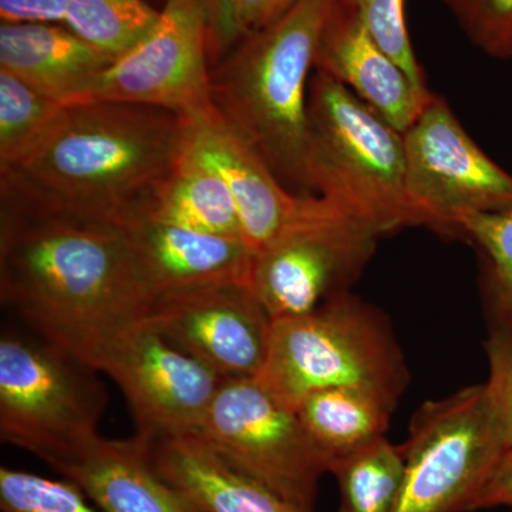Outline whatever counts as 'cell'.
<instances>
[{
	"label": "cell",
	"mask_w": 512,
	"mask_h": 512,
	"mask_svg": "<svg viewBox=\"0 0 512 512\" xmlns=\"http://www.w3.org/2000/svg\"><path fill=\"white\" fill-rule=\"evenodd\" d=\"M0 298L37 335L96 370L153 302L123 227L43 207L6 187Z\"/></svg>",
	"instance_id": "1"
},
{
	"label": "cell",
	"mask_w": 512,
	"mask_h": 512,
	"mask_svg": "<svg viewBox=\"0 0 512 512\" xmlns=\"http://www.w3.org/2000/svg\"><path fill=\"white\" fill-rule=\"evenodd\" d=\"M191 120L140 104L63 106L0 187L52 210L127 227L146 218L187 150Z\"/></svg>",
	"instance_id": "2"
},
{
	"label": "cell",
	"mask_w": 512,
	"mask_h": 512,
	"mask_svg": "<svg viewBox=\"0 0 512 512\" xmlns=\"http://www.w3.org/2000/svg\"><path fill=\"white\" fill-rule=\"evenodd\" d=\"M333 3L296 0L278 22L245 37L211 66L214 109L296 195H313L306 170V106Z\"/></svg>",
	"instance_id": "3"
},
{
	"label": "cell",
	"mask_w": 512,
	"mask_h": 512,
	"mask_svg": "<svg viewBox=\"0 0 512 512\" xmlns=\"http://www.w3.org/2000/svg\"><path fill=\"white\" fill-rule=\"evenodd\" d=\"M306 170L313 195L355 215L380 235L426 227L407 191L403 134L318 69L306 106Z\"/></svg>",
	"instance_id": "4"
},
{
	"label": "cell",
	"mask_w": 512,
	"mask_h": 512,
	"mask_svg": "<svg viewBox=\"0 0 512 512\" xmlns=\"http://www.w3.org/2000/svg\"><path fill=\"white\" fill-rule=\"evenodd\" d=\"M256 379L296 412L330 387L369 390L396 406L409 373L382 313L345 292L306 315L274 320Z\"/></svg>",
	"instance_id": "5"
},
{
	"label": "cell",
	"mask_w": 512,
	"mask_h": 512,
	"mask_svg": "<svg viewBox=\"0 0 512 512\" xmlns=\"http://www.w3.org/2000/svg\"><path fill=\"white\" fill-rule=\"evenodd\" d=\"M99 370L49 340L0 339V439L52 466L99 436L107 396Z\"/></svg>",
	"instance_id": "6"
},
{
	"label": "cell",
	"mask_w": 512,
	"mask_h": 512,
	"mask_svg": "<svg viewBox=\"0 0 512 512\" xmlns=\"http://www.w3.org/2000/svg\"><path fill=\"white\" fill-rule=\"evenodd\" d=\"M380 234L313 195L298 220L256 252L251 291L272 320L315 311L359 278Z\"/></svg>",
	"instance_id": "7"
},
{
	"label": "cell",
	"mask_w": 512,
	"mask_h": 512,
	"mask_svg": "<svg viewBox=\"0 0 512 512\" xmlns=\"http://www.w3.org/2000/svg\"><path fill=\"white\" fill-rule=\"evenodd\" d=\"M393 512H471L505 448L484 384L424 404L404 443Z\"/></svg>",
	"instance_id": "8"
},
{
	"label": "cell",
	"mask_w": 512,
	"mask_h": 512,
	"mask_svg": "<svg viewBox=\"0 0 512 512\" xmlns=\"http://www.w3.org/2000/svg\"><path fill=\"white\" fill-rule=\"evenodd\" d=\"M195 436L286 500L315 510L328 463L298 413L256 377L224 379Z\"/></svg>",
	"instance_id": "9"
},
{
	"label": "cell",
	"mask_w": 512,
	"mask_h": 512,
	"mask_svg": "<svg viewBox=\"0 0 512 512\" xmlns=\"http://www.w3.org/2000/svg\"><path fill=\"white\" fill-rule=\"evenodd\" d=\"M93 101L157 107L190 120L214 111L204 2L165 0L154 29L76 104Z\"/></svg>",
	"instance_id": "10"
},
{
	"label": "cell",
	"mask_w": 512,
	"mask_h": 512,
	"mask_svg": "<svg viewBox=\"0 0 512 512\" xmlns=\"http://www.w3.org/2000/svg\"><path fill=\"white\" fill-rule=\"evenodd\" d=\"M403 140L407 191L426 227L458 234L464 212L512 210V175L478 147L443 97L433 94Z\"/></svg>",
	"instance_id": "11"
},
{
	"label": "cell",
	"mask_w": 512,
	"mask_h": 512,
	"mask_svg": "<svg viewBox=\"0 0 512 512\" xmlns=\"http://www.w3.org/2000/svg\"><path fill=\"white\" fill-rule=\"evenodd\" d=\"M99 372L120 387L148 441L195 436L224 382L144 319L107 350Z\"/></svg>",
	"instance_id": "12"
},
{
	"label": "cell",
	"mask_w": 512,
	"mask_h": 512,
	"mask_svg": "<svg viewBox=\"0 0 512 512\" xmlns=\"http://www.w3.org/2000/svg\"><path fill=\"white\" fill-rule=\"evenodd\" d=\"M144 320L222 379L261 373L274 323L255 293L244 285L158 296Z\"/></svg>",
	"instance_id": "13"
},
{
	"label": "cell",
	"mask_w": 512,
	"mask_h": 512,
	"mask_svg": "<svg viewBox=\"0 0 512 512\" xmlns=\"http://www.w3.org/2000/svg\"><path fill=\"white\" fill-rule=\"evenodd\" d=\"M123 228L153 301L167 293L208 286L251 288L256 251L242 238L205 234L148 218Z\"/></svg>",
	"instance_id": "14"
},
{
	"label": "cell",
	"mask_w": 512,
	"mask_h": 512,
	"mask_svg": "<svg viewBox=\"0 0 512 512\" xmlns=\"http://www.w3.org/2000/svg\"><path fill=\"white\" fill-rule=\"evenodd\" d=\"M315 69L329 74L406 133L434 93L420 90L377 45L350 0H335L323 25Z\"/></svg>",
	"instance_id": "15"
},
{
	"label": "cell",
	"mask_w": 512,
	"mask_h": 512,
	"mask_svg": "<svg viewBox=\"0 0 512 512\" xmlns=\"http://www.w3.org/2000/svg\"><path fill=\"white\" fill-rule=\"evenodd\" d=\"M53 470L72 481L103 512H202L158 470L150 441L104 439L100 434Z\"/></svg>",
	"instance_id": "16"
},
{
	"label": "cell",
	"mask_w": 512,
	"mask_h": 512,
	"mask_svg": "<svg viewBox=\"0 0 512 512\" xmlns=\"http://www.w3.org/2000/svg\"><path fill=\"white\" fill-rule=\"evenodd\" d=\"M191 144L220 171L237 205L242 238L256 252L298 220L313 197L286 190L215 109L202 119L191 120Z\"/></svg>",
	"instance_id": "17"
},
{
	"label": "cell",
	"mask_w": 512,
	"mask_h": 512,
	"mask_svg": "<svg viewBox=\"0 0 512 512\" xmlns=\"http://www.w3.org/2000/svg\"><path fill=\"white\" fill-rule=\"evenodd\" d=\"M113 62L62 23L0 25V70L62 106L79 103Z\"/></svg>",
	"instance_id": "18"
},
{
	"label": "cell",
	"mask_w": 512,
	"mask_h": 512,
	"mask_svg": "<svg viewBox=\"0 0 512 512\" xmlns=\"http://www.w3.org/2000/svg\"><path fill=\"white\" fill-rule=\"evenodd\" d=\"M154 463L202 512H308L214 450L198 436L150 441Z\"/></svg>",
	"instance_id": "19"
},
{
	"label": "cell",
	"mask_w": 512,
	"mask_h": 512,
	"mask_svg": "<svg viewBox=\"0 0 512 512\" xmlns=\"http://www.w3.org/2000/svg\"><path fill=\"white\" fill-rule=\"evenodd\" d=\"M146 218L205 234L242 238L231 191L215 165L192 146L191 136L187 150L165 181Z\"/></svg>",
	"instance_id": "20"
},
{
	"label": "cell",
	"mask_w": 512,
	"mask_h": 512,
	"mask_svg": "<svg viewBox=\"0 0 512 512\" xmlns=\"http://www.w3.org/2000/svg\"><path fill=\"white\" fill-rule=\"evenodd\" d=\"M394 407L369 390L330 387L306 396L296 413L330 470L336 461L384 437Z\"/></svg>",
	"instance_id": "21"
},
{
	"label": "cell",
	"mask_w": 512,
	"mask_h": 512,
	"mask_svg": "<svg viewBox=\"0 0 512 512\" xmlns=\"http://www.w3.org/2000/svg\"><path fill=\"white\" fill-rule=\"evenodd\" d=\"M329 473L338 481L340 512H393L403 484V448L380 437L336 461Z\"/></svg>",
	"instance_id": "22"
},
{
	"label": "cell",
	"mask_w": 512,
	"mask_h": 512,
	"mask_svg": "<svg viewBox=\"0 0 512 512\" xmlns=\"http://www.w3.org/2000/svg\"><path fill=\"white\" fill-rule=\"evenodd\" d=\"M160 13L146 0H70L62 25L117 60L154 29Z\"/></svg>",
	"instance_id": "23"
},
{
	"label": "cell",
	"mask_w": 512,
	"mask_h": 512,
	"mask_svg": "<svg viewBox=\"0 0 512 512\" xmlns=\"http://www.w3.org/2000/svg\"><path fill=\"white\" fill-rule=\"evenodd\" d=\"M62 107L0 70V170L15 167L32 153Z\"/></svg>",
	"instance_id": "24"
},
{
	"label": "cell",
	"mask_w": 512,
	"mask_h": 512,
	"mask_svg": "<svg viewBox=\"0 0 512 512\" xmlns=\"http://www.w3.org/2000/svg\"><path fill=\"white\" fill-rule=\"evenodd\" d=\"M458 234L473 239L487 264V293L494 320L512 325V210L464 212Z\"/></svg>",
	"instance_id": "25"
},
{
	"label": "cell",
	"mask_w": 512,
	"mask_h": 512,
	"mask_svg": "<svg viewBox=\"0 0 512 512\" xmlns=\"http://www.w3.org/2000/svg\"><path fill=\"white\" fill-rule=\"evenodd\" d=\"M69 480H52L28 471L0 468L2 512H103Z\"/></svg>",
	"instance_id": "26"
},
{
	"label": "cell",
	"mask_w": 512,
	"mask_h": 512,
	"mask_svg": "<svg viewBox=\"0 0 512 512\" xmlns=\"http://www.w3.org/2000/svg\"><path fill=\"white\" fill-rule=\"evenodd\" d=\"M370 35L420 90L429 92L426 76L414 55L406 23V0H350Z\"/></svg>",
	"instance_id": "27"
},
{
	"label": "cell",
	"mask_w": 512,
	"mask_h": 512,
	"mask_svg": "<svg viewBox=\"0 0 512 512\" xmlns=\"http://www.w3.org/2000/svg\"><path fill=\"white\" fill-rule=\"evenodd\" d=\"M461 28L495 59H512V0H447Z\"/></svg>",
	"instance_id": "28"
},
{
	"label": "cell",
	"mask_w": 512,
	"mask_h": 512,
	"mask_svg": "<svg viewBox=\"0 0 512 512\" xmlns=\"http://www.w3.org/2000/svg\"><path fill=\"white\" fill-rule=\"evenodd\" d=\"M490 376L484 383L505 448L512 447V325L494 320L487 343Z\"/></svg>",
	"instance_id": "29"
},
{
	"label": "cell",
	"mask_w": 512,
	"mask_h": 512,
	"mask_svg": "<svg viewBox=\"0 0 512 512\" xmlns=\"http://www.w3.org/2000/svg\"><path fill=\"white\" fill-rule=\"evenodd\" d=\"M296 0H232L235 42L278 22Z\"/></svg>",
	"instance_id": "30"
},
{
	"label": "cell",
	"mask_w": 512,
	"mask_h": 512,
	"mask_svg": "<svg viewBox=\"0 0 512 512\" xmlns=\"http://www.w3.org/2000/svg\"><path fill=\"white\" fill-rule=\"evenodd\" d=\"M70 0H0V18L10 23H63Z\"/></svg>",
	"instance_id": "31"
},
{
	"label": "cell",
	"mask_w": 512,
	"mask_h": 512,
	"mask_svg": "<svg viewBox=\"0 0 512 512\" xmlns=\"http://www.w3.org/2000/svg\"><path fill=\"white\" fill-rule=\"evenodd\" d=\"M208 20L211 66L220 62L237 42L232 26V0H202Z\"/></svg>",
	"instance_id": "32"
},
{
	"label": "cell",
	"mask_w": 512,
	"mask_h": 512,
	"mask_svg": "<svg viewBox=\"0 0 512 512\" xmlns=\"http://www.w3.org/2000/svg\"><path fill=\"white\" fill-rule=\"evenodd\" d=\"M495 507L512 508V447L498 458L490 476L471 505V512Z\"/></svg>",
	"instance_id": "33"
},
{
	"label": "cell",
	"mask_w": 512,
	"mask_h": 512,
	"mask_svg": "<svg viewBox=\"0 0 512 512\" xmlns=\"http://www.w3.org/2000/svg\"><path fill=\"white\" fill-rule=\"evenodd\" d=\"M446 2H447V0H446Z\"/></svg>",
	"instance_id": "34"
}]
</instances>
